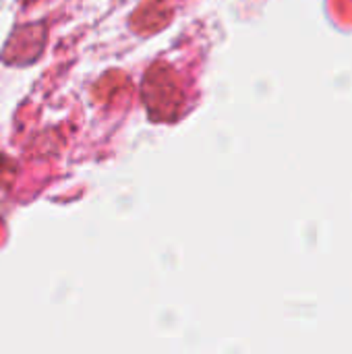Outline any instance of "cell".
<instances>
[{"label": "cell", "instance_id": "obj_1", "mask_svg": "<svg viewBox=\"0 0 352 354\" xmlns=\"http://www.w3.org/2000/svg\"><path fill=\"white\" fill-rule=\"evenodd\" d=\"M143 97L147 102L149 116L156 120H172L183 108V93L166 64H158L147 73L143 83Z\"/></svg>", "mask_w": 352, "mask_h": 354}]
</instances>
